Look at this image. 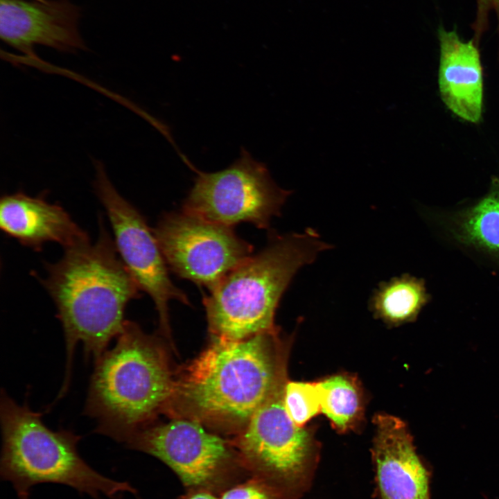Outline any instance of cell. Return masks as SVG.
Returning a JSON list of instances; mask_svg holds the SVG:
<instances>
[{"label": "cell", "instance_id": "6da1fadb", "mask_svg": "<svg viewBox=\"0 0 499 499\" xmlns=\"http://www.w3.org/2000/svg\"><path fill=\"white\" fill-rule=\"evenodd\" d=\"M98 223L96 241L64 249L60 261L47 265L43 281L65 340V375L58 398L69 387L76 344L81 342L85 356L98 360L122 332L125 307L141 290L100 218Z\"/></svg>", "mask_w": 499, "mask_h": 499}, {"label": "cell", "instance_id": "7a4b0ae2", "mask_svg": "<svg viewBox=\"0 0 499 499\" xmlns=\"http://www.w3.org/2000/svg\"><path fill=\"white\" fill-rule=\"evenodd\" d=\"M273 334L214 338L175 383L171 399L186 418L240 432L267 399L283 368L274 354Z\"/></svg>", "mask_w": 499, "mask_h": 499}, {"label": "cell", "instance_id": "3957f363", "mask_svg": "<svg viewBox=\"0 0 499 499\" xmlns=\"http://www.w3.org/2000/svg\"><path fill=\"white\" fill-rule=\"evenodd\" d=\"M116 338L95 362L85 413L96 432L125 444L166 407L176 382L162 346L137 324L125 321Z\"/></svg>", "mask_w": 499, "mask_h": 499}, {"label": "cell", "instance_id": "277c9868", "mask_svg": "<svg viewBox=\"0 0 499 499\" xmlns=\"http://www.w3.org/2000/svg\"><path fill=\"white\" fill-rule=\"evenodd\" d=\"M331 246L312 228L271 236L266 246L203 297L213 338L239 340L274 331L275 311L297 271Z\"/></svg>", "mask_w": 499, "mask_h": 499}, {"label": "cell", "instance_id": "5b68a950", "mask_svg": "<svg viewBox=\"0 0 499 499\" xmlns=\"http://www.w3.org/2000/svg\"><path fill=\"white\" fill-rule=\"evenodd\" d=\"M0 419V475L12 484L19 499H30L32 488L42 483L67 485L96 499L137 494L130 483L105 477L87 464L78 451L79 436L49 429L40 413L19 405L3 390Z\"/></svg>", "mask_w": 499, "mask_h": 499}, {"label": "cell", "instance_id": "8992f818", "mask_svg": "<svg viewBox=\"0 0 499 499\" xmlns=\"http://www.w3.org/2000/svg\"><path fill=\"white\" fill-rule=\"evenodd\" d=\"M284 371L232 444L248 475L286 499H299L310 486L318 448L311 432L295 424L285 408Z\"/></svg>", "mask_w": 499, "mask_h": 499}, {"label": "cell", "instance_id": "52a82bcc", "mask_svg": "<svg viewBox=\"0 0 499 499\" xmlns=\"http://www.w3.org/2000/svg\"><path fill=\"white\" fill-rule=\"evenodd\" d=\"M188 166L196 176L182 210L225 226L249 222L268 229L291 193L279 187L267 166L245 148L219 171L203 172L191 163Z\"/></svg>", "mask_w": 499, "mask_h": 499}, {"label": "cell", "instance_id": "ba28073f", "mask_svg": "<svg viewBox=\"0 0 499 499\" xmlns=\"http://www.w3.org/2000/svg\"><path fill=\"white\" fill-rule=\"evenodd\" d=\"M125 444L164 462L188 490L222 493L247 474L232 443L193 419L178 418L146 427Z\"/></svg>", "mask_w": 499, "mask_h": 499}, {"label": "cell", "instance_id": "9c48e42d", "mask_svg": "<svg viewBox=\"0 0 499 499\" xmlns=\"http://www.w3.org/2000/svg\"><path fill=\"white\" fill-rule=\"evenodd\" d=\"M153 231L168 269L209 291L253 252L231 227L184 210L166 213Z\"/></svg>", "mask_w": 499, "mask_h": 499}, {"label": "cell", "instance_id": "30bf717a", "mask_svg": "<svg viewBox=\"0 0 499 499\" xmlns=\"http://www.w3.org/2000/svg\"><path fill=\"white\" fill-rule=\"evenodd\" d=\"M94 189L112 225L120 257L137 283L154 301L160 329L170 334L168 303L177 300L186 305V294L176 287L153 230L144 217L116 189L102 161L94 160Z\"/></svg>", "mask_w": 499, "mask_h": 499}, {"label": "cell", "instance_id": "8fae6325", "mask_svg": "<svg viewBox=\"0 0 499 499\" xmlns=\"http://www.w3.org/2000/svg\"><path fill=\"white\" fill-rule=\"evenodd\" d=\"M79 18V8L69 0H0V37L31 59L37 58L36 45L62 52L85 50Z\"/></svg>", "mask_w": 499, "mask_h": 499}, {"label": "cell", "instance_id": "7c38bea8", "mask_svg": "<svg viewBox=\"0 0 499 499\" xmlns=\"http://www.w3.org/2000/svg\"><path fill=\"white\" fill-rule=\"evenodd\" d=\"M371 450L380 499H430V472L417 454L405 422L388 415L374 419Z\"/></svg>", "mask_w": 499, "mask_h": 499}, {"label": "cell", "instance_id": "4fadbf2b", "mask_svg": "<svg viewBox=\"0 0 499 499\" xmlns=\"http://www.w3.org/2000/svg\"><path fill=\"white\" fill-rule=\"evenodd\" d=\"M439 89L450 111L461 119L479 123L483 112V72L477 42L465 41L456 30L438 29Z\"/></svg>", "mask_w": 499, "mask_h": 499}, {"label": "cell", "instance_id": "5bb4252c", "mask_svg": "<svg viewBox=\"0 0 499 499\" xmlns=\"http://www.w3.org/2000/svg\"><path fill=\"white\" fill-rule=\"evenodd\" d=\"M0 227L22 245L39 250L46 242L64 249L90 240L80 227L60 206L42 196L20 191L5 195L0 201Z\"/></svg>", "mask_w": 499, "mask_h": 499}, {"label": "cell", "instance_id": "9a60e30c", "mask_svg": "<svg viewBox=\"0 0 499 499\" xmlns=\"http://www.w3.org/2000/svg\"><path fill=\"white\" fill-rule=\"evenodd\" d=\"M448 229L456 241L499 263V178L492 179L478 201L451 216Z\"/></svg>", "mask_w": 499, "mask_h": 499}, {"label": "cell", "instance_id": "2e32d148", "mask_svg": "<svg viewBox=\"0 0 499 499\" xmlns=\"http://www.w3.org/2000/svg\"><path fill=\"white\" fill-rule=\"evenodd\" d=\"M430 299L423 279L403 274L381 283L370 306L375 316L389 325L415 320Z\"/></svg>", "mask_w": 499, "mask_h": 499}, {"label": "cell", "instance_id": "e0dca14e", "mask_svg": "<svg viewBox=\"0 0 499 499\" xmlns=\"http://www.w3.org/2000/svg\"><path fill=\"white\" fill-rule=\"evenodd\" d=\"M321 412L339 432L353 428L362 415L360 389L355 380L335 375L319 382Z\"/></svg>", "mask_w": 499, "mask_h": 499}, {"label": "cell", "instance_id": "ac0fdd59", "mask_svg": "<svg viewBox=\"0 0 499 499\" xmlns=\"http://www.w3.org/2000/svg\"><path fill=\"white\" fill-rule=\"evenodd\" d=\"M283 403L292 420L298 426L303 427L306 422L321 412L319 382H286L283 392Z\"/></svg>", "mask_w": 499, "mask_h": 499}, {"label": "cell", "instance_id": "d6986e66", "mask_svg": "<svg viewBox=\"0 0 499 499\" xmlns=\"http://www.w3.org/2000/svg\"><path fill=\"white\" fill-rule=\"evenodd\" d=\"M221 493L220 499H286L276 489L252 476L243 482L234 484Z\"/></svg>", "mask_w": 499, "mask_h": 499}, {"label": "cell", "instance_id": "ffe728a7", "mask_svg": "<svg viewBox=\"0 0 499 499\" xmlns=\"http://www.w3.org/2000/svg\"><path fill=\"white\" fill-rule=\"evenodd\" d=\"M476 1L477 15L473 28L475 33L474 40L478 41L487 27L488 17L491 12L496 16L499 33V0H476Z\"/></svg>", "mask_w": 499, "mask_h": 499}, {"label": "cell", "instance_id": "44dd1931", "mask_svg": "<svg viewBox=\"0 0 499 499\" xmlns=\"http://www.w3.org/2000/svg\"><path fill=\"white\" fill-rule=\"evenodd\" d=\"M177 499H218L216 493L206 489H189Z\"/></svg>", "mask_w": 499, "mask_h": 499}]
</instances>
